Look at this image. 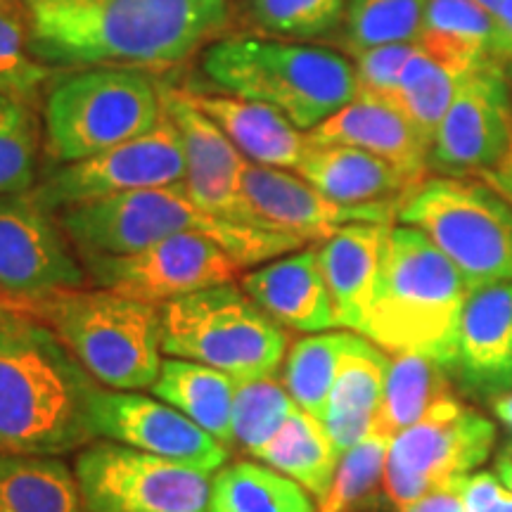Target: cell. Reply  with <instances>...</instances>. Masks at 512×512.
<instances>
[{
    "label": "cell",
    "mask_w": 512,
    "mask_h": 512,
    "mask_svg": "<svg viewBox=\"0 0 512 512\" xmlns=\"http://www.w3.org/2000/svg\"><path fill=\"white\" fill-rule=\"evenodd\" d=\"M351 335L354 330L313 332L297 339L287 351L283 361V387L292 401L313 418L323 420L332 382H335Z\"/></svg>",
    "instance_id": "d6a6232c"
},
{
    "label": "cell",
    "mask_w": 512,
    "mask_h": 512,
    "mask_svg": "<svg viewBox=\"0 0 512 512\" xmlns=\"http://www.w3.org/2000/svg\"><path fill=\"white\" fill-rule=\"evenodd\" d=\"M512 143L510 72L491 62L475 69L432 138L430 171L448 178H486Z\"/></svg>",
    "instance_id": "5bb4252c"
},
{
    "label": "cell",
    "mask_w": 512,
    "mask_h": 512,
    "mask_svg": "<svg viewBox=\"0 0 512 512\" xmlns=\"http://www.w3.org/2000/svg\"><path fill=\"white\" fill-rule=\"evenodd\" d=\"M24 5H29V8H34V5H38V3H43V0H22Z\"/></svg>",
    "instance_id": "681fc988"
},
{
    "label": "cell",
    "mask_w": 512,
    "mask_h": 512,
    "mask_svg": "<svg viewBox=\"0 0 512 512\" xmlns=\"http://www.w3.org/2000/svg\"><path fill=\"white\" fill-rule=\"evenodd\" d=\"M463 479H460V482H463ZM460 482L432 491V494L420 498L418 503L408 505V508L401 512H465L463 496H460Z\"/></svg>",
    "instance_id": "7bdbcfd3"
},
{
    "label": "cell",
    "mask_w": 512,
    "mask_h": 512,
    "mask_svg": "<svg viewBox=\"0 0 512 512\" xmlns=\"http://www.w3.org/2000/svg\"><path fill=\"white\" fill-rule=\"evenodd\" d=\"M448 396H453L451 377L439 361L418 354L392 356L380 411L370 432L394 439Z\"/></svg>",
    "instance_id": "f1b7e54d"
},
{
    "label": "cell",
    "mask_w": 512,
    "mask_h": 512,
    "mask_svg": "<svg viewBox=\"0 0 512 512\" xmlns=\"http://www.w3.org/2000/svg\"><path fill=\"white\" fill-rule=\"evenodd\" d=\"M297 408L283 382L275 380L273 375L238 382L233 401L230 451L240 448L247 456L256 458V453L280 432V427Z\"/></svg>",
    "instance_id": "d590c367"
},
{
    "label": "cell",
    "mask_w": 512,
    "mask_h": 512,
    "mask_svg": "<svg viewBox=\"0 0 512 512\" xmlns=\"http://www.w3.org/2000/svg\"><path fill=\"white\" fill-rule=\"evenodd\" d=\"M444 370L470 399L512 392V283L470 290Z\"/></svg>",
    "instance_id": "d6986e66"
},
{
    "label": "cell",
    "mask_w": 512,
    "mask_h": 512,
    "mask_svg": "<svg viewBox=\"0 0 512 512\" xmlns=\"http://www.w3.org/2000/svg\"><path fill=\"white\" fill-rule=\"evenodd\" d=\"M162 351L228 373L235 380L275 375L287 332L235 283L185 294L159 306Z\"/></svg>",
    "instance_id": "52a82bcc"
},
{
    "label": "cell",
    "mask_w": 512,
    "mask_h": 512,
    "mask_svg": "<svg viewBox=\"0 0 512 512\" xmlns=\"http://www.w3.org/2000/svg\"><path fill=\"white\" fill-rule=\"evenodd\" d=\"M494 472L505 489L512 494V437L505 441V444L498 448L494 458Z\"/></svg>",
    "instance_id": "f6af8a7d"
},
{
    "label": "cell",
    "mask_w": 512,
    "mask_h": 512,
    "mask_svg": "<svg viewBox=\"0 0 512 512\" xmlns=\"http://www.w3.org/2000/svg\"><path fill=\"white\" fill-rule=\"evenodd\" d=\"M491 411H494L496 418L501 420L503 425L512 432V392L498 396V399L491 401Z\"/></svg>",
    "instance_id": "bcb514c9"
},
{
    "label": "cell",
    "mask_w": 512,
    "mask_h": 512,
    "mask_svg": "<svg viewBox=\"0 0 512 512\" xmlns=\"http://www.w3.org/2000/svg\"><path fill=\"white\" fill-rule=\"evenodd\" d=\"M242 27L275 38H320L335 34L347 0H235Z\"/></svg>",
    "instance_id": "e575fe53"
},
{
    "label": "cell",
    "mask_w": 512,
    "mask_h": 512,
    "mask_svg": "<svg viewBox=\"0 0 512 512\" xmlns=\"http://www.w3.org/2000/svg\"><path fill=\"white\" fill-rule=\"evenodd\" d=\"M24 306L19 302V297L12 294H0V323H8V320L22 316Z\"/></svg>",
    "instance_id": "7dc6e473"
},
{
    "label": "cell",
    "mask_w": 512,
    "mask_h": 512,
    "mask_svg": "<svg viewBox=\"0 0 512 512\" xmlns=\"http://www.w3.org/2000/svg\"><path fill=\"white\" fill-rule=\"evenodd\" d=\"M0 512H86L74 470L57 456L0 448Z\"/></svg>",
    "instance_id": "4316f807"
},
{
    "label": "cell",
    "mask_w": 512,
    "mask_h": 512,
    "mask_svg": "<svg viewBox=\"0 0 512 512\" xmlns=\"http://www.w3.org/2000/svg\"><path fill=\"white\" fill-rule=\"evenodd\" d=\"M475 69H467L463 64L434 55L420 43H415L413 55L408 57L403 67L396 105L401 112L413 121V126L425 136L432 147V138L444 119L458 88Z\"/></svg>",
    "instance_id": "1f68e13d"
},
{
    "label": "cell",
    "mask_w": 512,
    "mask_h": 512,
    "mask_svg": "<svg viewBox=\"0 0 512 512\" xmlns=\"http://www.w3.org/2000/svg\"><path fill=\"white\" fill-rule=\"evenodd\" d=\"M233 0H43L31 50L46 67L169 69L228 22Z\"/></svg>",
    "instance_id": "6da1fadb"
},
{
    "label": "cell",
    "mask_w": 512,
    "mask_h": 512,
    "mask_svg": "<svg viewBox=\"0 0 512 512\" xmlns=\"http://www.w3.org/2000/svg\"><path fill=\"white\" fill-rule=\"evenodd\" d=\"M162 114V95L140 69H79L48 93V152L55 162H81L145 136Z\"/></svg>",
    "instance_id": "9c48e42d"
},
{
    "label": "cell",
    "mask_w": 512,
    "mask_h": 512,
    "mask_svg": "<svg viewBox=\"0 0 512 512\" xmlns=\"http://www.w3.org/2000/svg\"><path fill=\"white\" fill-rule=\"evenodd\" d=\"M496 444V425L456 396L434 403L396 434L384 465V496L396 512L472 475Z\"/></svg>",
    "instance_id": "30bf717a"
},
{
    "label": "cell",
    "mask_w": 512,
    "mask_h": 512,
    "mask_svg": "<svg viewBox=\"0 0 512 512\" xmlns=\"http://www.w3.org/2000/svg\"><path fill=\"white\" fill-rule=\"evenodd\" d=\"M475 3H477L482 10L489 12V15H496L498 8H501V5H503V0H475Z\"/></svg>",
    "instance_id": "c3c4849f"
},
{
    "label": "cell",
    "mask_w": 512,
    "mask_h": 512,
    "mask_svg": "<svg viewBox=\"0 0 512 512\" xmlns=\"http://www.w3.org/2000/svg\"><path fill=\"white\" fill-rule=\"evenodd\" d=\"M389 356L368 337L354 332L332 382L323 425L339 458L373 430L387 382Z\"/></svg>",
    "instance_id": "cb8c5ba5"
},
{
    "label": "cell",
    "mask_w": 512,
    "mask_h": 512,
    "mask_svg": "<svg viewBox=\"0 0 512 512\" xmlns=\"http://www.w3.org/2000/svg\"><path fill=\"white\" fill-rule=\"evenodd\" d=\"M238 380L204 363L169 358L162 361L152 394L162 399L230 451L233 439V401Z\"/></svg>",
    "instance_id": "484cf974"
},
{
    "label": "cell",
    "mask_w": 512,
    "mask_h": 512,
    "mask_svg": "<svg viewBox=\"0 0 512 512\" xmlns=\"http://www.w3.org/2000/svg\"><path fill=\"white\" fill-rule=\"evenodd\" d=\"M38 124L22 95L0 93V197L36 183Z\"/></svg>",
    "instance_id": "8d00e7d4"
},
{
    "label": "cell",
    "mask_w": 512,
    "mask_h": 512,
    "mask_svg": "<svg viewBox=\"0 0 512 512\" xmlns=\"http://www.w3.org/2000/svg\"><path fill=\"white\" fill-rule=\"evenodd\" d=\"M505 494V486L498 482L496 472H472L460 482L465 512H498Z\"/></svg>",
    "instance_id": "60d3db41"
},
{
    "label": "cell",
    "mask_w": 512,
    "mask_h": 512,
    "mask_svg": "<svg viewBox=\"0 0 512 512\" xmlns=\"http://www.w3.org/2000/svg\"><path fill=\"white\" fill-rule=\"evenodd\" d=\"M467 294L463 275L434 242L399 223L389 235L380 287L361 335L389 356H430L444 366Z\"/></svg>",
    "instance_id": "5b68a950"
},
{
    "label": "cell",
    "mask_w": 512,
    "mask_h": 512,
    "mask_svg": "<svg viewBox=\"0 0 512 512\" xmlns=\"http://www.w3.org/2000/svg\"><path fill=\"white\" fill-rule=\"evenodd\" d=\"M297 174L318 192L342 204H401L418 181L389 164L349 145H311Z\"/></svg>",
    "instance_id": "d4e9b609"
},
{
    "label": "cell",
    "mask_w": 512,
    "mask_h": 512,
    "mask_svg": "<svg viewBox=\"0 0 512 512\" xmlns=\"http://www.w3.org/2000/svg\"><path fill=\"white\" fill-rule=\"evenodd\" d=\"M389 444V437L370 432L361 444L349 448L339 458L330 491L323 501H318V512H354L380 496V491L384 494L382 482Z\"/></svg>",
    "instance_id": "74e56055"
},
{
    "label": "cell",
    "mask_w": 512,
    "mask_h": 512,
    "mask_svg": "<svg viewBox=\"0 0 512 512\" xmlns=\"http://www.w3.org/2000/svg\"><path fill=\"white\" fill-rule=\"evenodd\" d=\"M415 43H387L354 55L358 93L380 100H396L403 67L413 55Z\"/></svg>",
    "instance_id": "ab89813d"
},
{
    "label": "cell",
    "mask_w": 512,
    "mask_h": 512,
    "mask_svg": "<svg viewBox=\"0 0 512 512\" xmlns=\"http://www.w3.org/2000/svg\"><path fill=\"white\" fill-rule=\"evenodd\" d=\"M256 460L294 479L311 496L323 501L335 479L339 453L323 422L297 408L280 432L256 453Z\"/></svg>",
    "instance_id": "83f0119b"
},
{
    "label": "cell",
    "mask_w": 512,
    "mask_h": 512,
    "mask_svg": "<svg viewBox=\"0 0 512 512\" xmlns=\"http://www.w3.org/2000/svg\"><path fill=\"white\" fill-rule=\"evenodd\" d=\"M86 273L102 290L162 306L185 294L228 285L242 266L202 233H178L124 256H86Z\"/></svg>",
    "instance_id": "4fadbf2b"
},
{
    "label": "cell",
    "mask_w": 512,
    "mask_h": 512,
    "mask_svg": "<svg viewBox=\"0 0 512 512\" xmlns=\"http://www.w3.org/2000/svg\"><path fill=\"white\" fill-rule=\"evenodd\" d=\"M242 190L266 228L318 245L351 223H396L399 204H342L325 197L302 176L247 162Z\"/></svg>",
    "instance_id": "ac0fdd59"
},
{
    "label": "cell",
    "mask_w": 512,
    "mask_h": 512,
    "mask_svg": "<svg viewBox=\"0 0 512 512\" xmlns=\"http://www.w3.org/2000/svg\"><path fill=\"white\" fill-rule=\"evenodd\" d=\"M396 221L425 233L467 290L512 283V202L482 178H427Z\"/></svg>",
    "instance_id": "ba28073f"
},
{
    "label": "cell",
    "mask_w": 512,
    "mask_h": 512,
    "mask_svg": "<svg viewBox=\"0 0 512 512\" xmlns=\"http://www.w3.org/2000/svg\"><path fill=\"white\" fill-rule=\"evenodd\" d=\"M311 145H349L394 164L413 181L430 178V143L396 102L356 95L347 107L309 131Z\"/></svg>",
    "instance_id": "ffe728a7"
},
{
    "label": "cell",
    "mask_w": 512,
    "mask_h": 512,
    "mask_svg": "<svg viewBox=\"0 0 512 512\" xmlns=\"http://www.w3.org/2000/svg\"><path fill=\"white\" fill-rule=\"evenodd\" d=\"M188 95L226 133V138L238 147L247 162L297 171L309 152V133L299 131L283 112L271 105L238 95H211L202 91H188Z\"/></svg>",
    "instance_id": "603a6c76"
},
{
    "label": "cell",
    "mask_w": 512,
    "mask_h": 512,
    "mask_svg": "<svg viewBox=\"0 0 512 512\" xmlns=\"http://www.w3.org/2000/svg\"><path fill=\"white\" fill-rule=\"evenodd\" d=\"M50 76L31 50V8L22 0H0V81L27 98Z\"/></svg>",
    "instance_id": "f35d334b"
},
{
    "label": "cell",
    "mask_w": 512,
    "mask_h": 512,
    "mask_svg": "<svg viewBox=\"0 0 512 512\" xmlns=\"http://www.w3.org/2000/svg\"><path fill=\"white\" fill-rule=\"evenodd\" d=\"M185 150L174 121L166 117L145 136L100 152L81 162L48 171L36 185L34 197L57 214L74 204L124 195V192L171 188L185 183Z\"/></svg>",
    "instance_id": "7c38bea8"
},
{
    "label": "cell",
    "mask_w": 512,
    "mask_h": 512,
    "mask_svg": "<svg viewBox=\"0 0 512 512\" xmlns=\"http://www.w3.org/2000/svg\"><path fill=\"white\" fill-rule=\"evenodd\" d=\"M200 67L219 91L271 105L304 133L358 95L354 62L323 46L230 36L204 48Z\"/></svg>",
    "instance_id": "277c9868"
},
{
    "label": "cell",
    "mask_w": 512,
    "mask_h": 512,
    "mask_svg": "<svg viewBox=\"0 0 512 512\" xmlns=\"http://www.w3.org/2000/svg\"><path fill=\"white\" fill-rule=\"evenodd\" d=\"M482 181L494 185L498 192H503V195L512 202V143H510V150H508V155H505L503 162L498 164L489 176L482 178Z\"/></svg>",
    "instance_id": "ee69618b"
},
{
    "label": "cell",
    "mask_w": 512,
    "mask_h": 512,
    "mask_svg": "<svg viewBox=\"0 0 512 512\" xmlns=\"http://www.w3.org/2000/svg\"><path fill=\"white\" fill-rule=\"evenodd\" d=\"M430 0H347L337 43L344 55L387 43H418Z\"/></svg>",
    "instance_id": "836d02e7"
},
{
    "label": "cell",
    "mask_w": 512,
    "mask_h": 512,
    "mask_svg": "<svg viewBox=\"0 0 512 512\" xmlns=\"http://www.w3.org/2000/svg\"><path fill=\"white\" fill-rule=\"evenodd\" d=\"M159 95L166 117L174 121L181 133L188 164L183 185L190 200L216 219L271 230L256 216L242 190L247 159L240 155L238 147L190 100L188 91L166 88Z\"/></svg>",
    "instance_id": "e0dca14e"
},
{
    "label": "cell",
    "mask_w": 512,
    "mask_h": 512,
    "mask_svg": "<svg viewBox=\"0 0 512 512\" xmlns=\"http://www.w3.org/2000/svg\"><path fill=\"white\" fill-rule=\"evenodd\" d=\"M211 512H318L294 479L252 460L223 465L211 479Z\"/></svg>",
    "instance_id": "f546056e"
},
{
    "label": "cell",
    "mask_w": 512,
    "mask_h": 512,
    "mask_svg": "<svg viewBox=\"0 0 512 512\" xmlns=\"http://www.w3.org/2000/svg\"><path fill=\"white\" fill-rule=\"evenodd\" d=\"M494 60L512 72V0H503L494 15Z\"/></svg>",
    "instance_id": "b9f144b4"
},
{
    "label": "cell",
    "mask_w": 512,
    "mask_h": 512,
    "mask_svg": "<svg viewBox=\"0 0 512 512\" xmlns=\"http://www.w3.org/2000/svg\"><path fill=\"white\" fill-rule=\"evenodd\" d=\"M95 382L119 392L152 389L162 370L159 306L110 290H53L19 297Z\"/></svg>",
    "instance_id": "8992f818"
},
{
    "label": "cell",
    "mask_w": 512,
    "mask_h": 512,
    "mask_svg": "<svg viewBox=\"0 0 512 512\" xmlns=\"http://www.w3.org/2000/svg\"><path fill=\"white\" fill-rule=\"evenodd\" d=\"M95 437L138 448L150 456L214 475L230 456L221 441L162 399L98 384L91 401Z\"/></svg>",
    "instance_id": "2e32d148"
},
{
    "label": "cell",
    "mask_w": 512,
    "mask_h": 512,
    "mask_svg": "<svg viewBox=\"0 0 512 512\" xmlns=\"http://www.w3.org/2000/svg\"><path fill=\"white\" fill-rule=\"evenodd\" d=\"M0 294H5V292H3V290H0Z\"/></svg>",
    "instance_id": "816d5d0a"
},
{
    "label": "cell",
    "mask_w": 512,
    "mask_h": 512,
    "mask_svg": "<svg viewBox=\"0 0 512 512\" xmlns=\"http://www.w3.org/2000/svg\"><path fill=\"white\" fill-rule=\"evenodd\" d=\"M0 93H10V88H8V86H5V83H3V81H0Z\"/></svg>",
    "instance_id": "f907efd6"
},
{
    "label": "cell",
    "mask_w": 512,
    "mask_h": 512,
    "mask_svg": "<svg viewBox=\"0 0 512 512\" xmlns=\"http://www.w3.org/2000/svg\"><path fill=\"white\" fill-rule=\"evenodd\" d=\"M81 264L57 214L34 192L0 197V290L12 297L76 290L86 283Z\"/></svg>",
    "instance_id": "9a60e30c"
},
{
    "label": "cell",
    "mask_w": 512,
    "mask_h": 512,
    "mask_svg": "<svg viewBox=\"0 0 512 512\" xmlns=\"http://www.w3.org/2000/svg\"><path fill=\"white\" fill-rule=\"evenodd\" d=\"M57 221L81 259L133 254L178 233L209 235L242 268L266 264L309 245L280 230L216 219L190 200L185 185L124 192L74 204L57 211Z\"/></svg>",
    "instance_id": "3957f363"
},
{
    "label": "cell",
    "mask_w": 512,
    "mask_h": 512,
    "mask_svg": "<svg viewBox=\"0 0 512 512\" xmlns=\"http://www.w3.org/2000/svg\"><path fill=\"white\" fill-rule=\"evenodd\" d=\"M392 223H351L318 242V261L339 328L361 335L380 287Z\"/></svg>",
    "instance_id": "44dd1931"
},
{
    "label": "cell",
    "mask_w": 512,
    "mask_h": 512,
    "mask_svg": "<svg viewBox=\"0 0 512 512\" xmlns=\"http://www.w3.org/2000/svg\"><path fill=\"white\" fill-rule=\"evenodd\" d=\"M98 382L46 325L22 316L0 323V448L64 456L93 444Z\"/></svg>",
    "instance_id": "7a4b0ae2"
},
{
    "label": "cell",
    "mask_w": 512,
    "mask_h": 512,
    "mask_svg": "<svg viewBox=\"0 0 512 512\" xmlns=\"http://www.w3.org/2000/svg\"><path fill=\"white\" fill-rule=\"evenodd\" d=\"M86 512H211L207 472L117 441H93L74 463Z\"/></svg>",
    "instance_id": "8fae6325"
},
{
    "label": "cell",
    "mask_w": 512,
    "mask_h": 512,
    "mask_svg": "<svg viewBox=\"0 0 512 512\" xmlns=\"http://www.w3.org/2000/svg\"><path fill=\"white\" fill-rule=\"evenodd\" d=\"M240 283L247 297L283 328L313 335L337 325L335 306L313 247L266 261L242 275Z\"/></svg>",
    "instance_id": "7402d4cb"
},
{
    "label": "cell",
    "mask_w": 512,
    "mask_h": 512,
    "mask_svg": "<svg viewBox=\"0 0 512 512\" xmlns=\"http://www.w3.org/2000/svg\"><path fill=\"white\" fill-rule=\"evenodd\" d=\"M418 43L467 69H482L496 62L494 15L475 0H430Z\"/></svg>",
    "instance_id": "4dcf8cb0"
}]
</instances>
